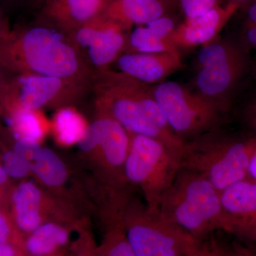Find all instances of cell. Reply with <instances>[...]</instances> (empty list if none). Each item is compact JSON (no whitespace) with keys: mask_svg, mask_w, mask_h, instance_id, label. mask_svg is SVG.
<instances>
[{"mask_svg":"<svg viewBox=\"0 0 256 256\" xmlns=\"http://www.w3.org/2000/svg\"><path fill=\"white\" fill-rule=\"evenodd\" d=\"M158 212L202 240L220 230L232 234L220 190L208 178L191 170L180 168L162 197Z\"/></svg>","mask_w":256,"mask_h":256,"instance_id":"6da1fadb","label":"cell"},{"mask_svg":"<svg viewBox=\"0 0 256 256\" xmlns=\"http://www.w3.org/2000/svg\"><path fill=\"white\" fill-rule=\"evenodd\" d=\"M0 66L22 74L68 79L78 72L79 60L60 34L36 28L0 36Z\"/></svg>","mask_w":256,"mask_h":256,"instance_id":"7a4b0ae2","label":"cell"},{"mask_svg":"<svg viewBox=\"0 0 256 256\" xmlns=\"http://www.w3.org/2000/svg\"><path fill=\"white\" fill-rule=\"evenodd\" d=\"M256 153V134L238 138L218 132L216 128L185 142L180 166L202 174L220 191L248 178Z\"/></svg>","mask_w":256,"mask_h":256,"instance_id":"3957f363","label":"cell"},{"mask_svg":"<svg viewBox=\"0 0 256 256\" xmlns=\"http://www.w3.org/2000/svg\"><path fill=\"white\" fill-rule=\"evenodd\" d=\"M124 230L136 256H203L204 242L140 204L126 203Z\"/></svg>","mask_w":256,"mask_h":256,"instance_id":"277c9868","label":"cell"},{"mask_svg":"<svg viewBox=\"0 0 256 256\" xmlns=\"http://www.w3.org/2000/svg\"><path fill=\"white\" fill-rule=\"evenodd\" d=\"M129 136L124 180L126 182L140 186L146 206L158 212L162 197L181 168V154L154 138L130 133Z\"/></svg>","mask_w":256,"mask_h":256,"instance_id":"5b68a950","label":"cell"},{"mask_svg":"<svg viewBox=\"0 0 256 256\" xmlns=\"http://www.w3.org/2000/svg\"><path fill=\"white\" fill-rule=\"evenodd\" d=\"M152 92L170 128L184 142L214 129L220 122L216 102L178 82H162Z\"/></svg>","mask_w":256,"mask_h":256,"instance_id":"8992f818","label":"cell"},{"mask_svg":"<svg viewBox=\"0 0 256 256\" xmlns=\"http://www.w3.org/2000/svg\"><path fill=\"white\" fill-rule=\"evenodd\" d=\"M246 48L232 41L203 46L197 57L196 86L200 94L216 102L233 90L248 68Z\"/></svg>","mask_w":256,"mask_h":256,"instance_id":"52a82bcc","label":"cell"},{"mask_svg":"<svg viewBox=\"0 0 256 256\" xmlns=\"http://www.w3.org/2000/svg\"><path fill=\"white\" fill-rule=\"evenodd\" d=\"M129 144V133L118 121L107 114L88 126L85 136L78 144L84 152L97 149L111 178L120 184L126 182L124 164Z\"/></svg>","mask_w":256,"mask_h":256,"instance_id":"ba28073f","label":"cell"},{"mask_svg":"<svg viewBox=\"0 0 256 256\" xmlns=\"http://www.w3.org/2000/svg\"><path fill=\"white\" fill-rule=\"evenodd\" d=\"M116 79L117 82L106 96L108 116L118 121L130 134L154 138L181 154L182 150L146 117L133 92L132 79L126 75L120 76Z\"/></svg>","mask_w":256,"mask_h":256,"instance_id":"9c48e42d","label":"cell"},{"mask_svg":"<svg viewBox=\"0 0 256 256\" xmlns=\"http://www.w3.org/2000/svg\"><path fill=\"white\" fill-rule=\"evenodd\" d=\"M222 206L232 234L256 242V182L249 178L220 191Z\"/></svg>","mask_w":256,"mask_h":256,"instance_id":"30bf717a","label":"cell"},{"mask_svg":"<svg viewBox=\"0 0 256 256\" xmlns=\"http://www.w3.org/2000/svg\"><path fill=\"white\" fill-rule=\"evenodd\" d=\"M65 79L37 74H22L8 82L3 98L4 110H38L60 94Z\"/></svg>","mask_w":256,"mask_h":256,"instance_id":"8fae6325","label":"cell"},{"mask_svg":"<svg viewBox=\"0 0 256 256\" xmlns=\"http://www.w3.org/2000/svg\"><path fill=\"white\" fill-rule=\"evenodd\" d=\"M237 3L228 2L204 14L186 18L184 22L175 28L172 40L176 47H194L214 42L238 9Z\"/></svg>","mask_w":256,"mask_h":256,"instance_id":"7c38bea8","label":"cell"},{"mask_svg":"<svg viewBox=\"0 0 256 256\" xmlns=\"http://www.w3.org/2000/svg\"><path fill=\"white\" fill-rule=\"evenodd\" d=\"M124 75L139 82H159L183 68L178 50L164 53H132L121 56L118 60Z\"/></svg>","mask_w":256,"mask_h":256,"instance_id":"4fadbf2b","label":"cell"},{"mask_svg":"<svg viewBox=\"0 0 256 256\" xmlns=\"http://www.w3.org/2000/svg\"><path fill=\"white\" fill-rule=\"evenodd\" d=\"M42 193L32 182H22L10 192L11 218L24 238L44 223L42 217Z\"/></svg>","mask_w":256,"mask_h":256,"instance_id":"5bb4252c","label":"cell"},{"mask_svg":"<svg viewBox=\"0 0 256 256\" xmlns=\"http://www.w3.org/2000/svg\"><path fill=\"white\" fill-rule=\"evenodd\" d=\"M76 40L80 46L88 48L89 58L97 66H105L116 60L126 44L120 26L116 23L104 28H80Z\"/></svg>","mask_w":256,"mask_h":256,"instance_id":"9a60e30c","label":"cell"},{"mask_svg":"<svg viewBox=\"0 0 256 256\" xmlns=\"http://www.w3.org/2000/svg\"><path fill=\"white\" fill-rule=\"evenodd\" d=\"M65 227L53 222L43 223L25 237L24 249L26 256H54L69 242Z\"/></svg>","mask_w":256,"mask_h":256,"instance_id":"2e32d148","label":"cell"},{"mask_svg":"<svg viewBox=\"0 0 256 256\" xmlns=\"http://www.w3.org/2000/svg\"><path fill=\"white\" fill-rule=\"evenodd\" d=\"M109 12L119 24L142 26L164 16V6L160 0H116Z\"/></svg>","mask_w":256,"mask_h":256,"instance_id":"e0dca14e","label":"cell"},{"mask_svg":"<svg viewBox=\"0 0 256 256\" xmlns=\"http://www.w3.org/2000/svg\"><path fill=\"white\" fill-rule=\"evenodd\" d=\"M32 172L50 188H60L66 180V165L56 154L46 148L40 146L30 163Z\"/></svg>","mask_w":256,"mask_h":256,"instance_id":"ac0fdd59","label":"cell"},{"mask_svg":"<svg viewBox=\"0 0 256 256\" xmlns=\"http://www.w3.org/2000/svg\"><path fill=\"white\" fill-rule=\"evenodd\" d=\"M88 126L85 120L74 109L62 108L54 119V130L57 141L65 146L78 144L85 136Z\"/></svg>","mask_w":256,"mask_h":256,"instance_id":"d6986e66","label":"cell"},{"mask_svg":"<svg viewBox=\"0 0 256 256\" xmlns=\"http://www.w3.org/2000/svg\"><path fill=\"white\" fill-rule=\"evenodd\" d=\"M16 139L40 142L45 134V124L38 110L14 109L8 111Z\"/></svg>","mask_w":256,"mask_h":256,"instance_id":"ffe728a7","label":"cell"},{"mask_svg":"<svg viewBox=\"0 0 256 256\" xmlns=\"http://www.w3.org/2000/svg\"><path fill=\"white\" fill-rule=\"evenodd\" d=\"M129 44L136 53H164L178 50L172 37L161 36L146 25L138 26L132 32Z\"/></svg>","mask_w":256,"mask_h":256,"instance_id":"44dd1931","label":"cell"},{"mask_svg":"<svg viewBox=\"0 0 256 256\" xmlns=\"http://www.w3.org/2000/svg\"><path fill=\"white\" fill-rule=\"evenodd\" d=\"M106 234L102 246L99 248L102 256H136L128 242L124 222V210L114 218Z\"/></svg>","mask_w":256,"mask_h":256,"instance_id":"7402d4cb","label":"cell"},{"mask_svg":"<svg viewBox=\"0 0 256 256\" xmlns=\"http://www.w3.org/2000/svg\"><path fill=\"white\" fill-rule=\"evenodd\" d=\"M0 164L9 178L20 180L32 172L31 165L28 160L12 149L3 152L0 158Z\"/></svg>","mask_w":256,"mask_h":256,"instance_id":"603a6c76","label":"cell"},{"mask_svg":"<svg viewBox=\"0 0 256 256\" xmlns=\"http://www.w3.org/2000/svg\"><path fill=\"white\" fill-rule=\"evenodd\" d=\"M101 0H66L69 14L75 21L84 22L94 16Z\"/></svg>","mask_w":256,"mask_h":256,"instance_id":"cb8c5ba5","label":"cell"},{"mask_svg":"<svg viewBox=\"0 0 256 256\" xmlns=\"http://www.w3.org/2000/svg\"><path fill=\"white\" fill-rule=\"evenodd\" d=\"M6 242L16 244L24 249V238L18 232L6 210H0V244Z\"/></svg>","mask_w":256,"mask_h":256,"instance_id":"d4e9b609","label":"cell"},{"mask_svg":"<svg viewBox=\"0 0 256 256\" xmlns=\"http://www.w3.org/2000/svg\"><path fill=\"white\" fill-rule=\"evenodd\" d=\"M220 0H180L186 18H194L218 6Z\"/></svg>","mask_w":256,"mask_h":256,"instance_id":"484cf974","label":"cell"},{"mask_svg":"<svg viewBox=\"0 0 256 256\" xmlns=\"http://www.w3.org/2000/svg\"><path fill=\"white\" fill-rule=\"evenodd\" d=\"M146 26L164 38H170L172 36L175 26L174 21L172 18L162 16L146 24Z\"/></svg>","mask_w":256,"mask_h":256,"instance_id":"4316f807","label":"cell"},{"mask_svg":"<svg viewBox=\"0 0 256 256\" xmlns=\"http://www.w3.org/2000/svg\"><path fill=\"white\" fill-rule=\"evenodd\" d=\"M222 256H256V252L240 242H235L230 246H224L216 242Z\"/></svg>","mask_w":256,"mask_h":256,"instance_id":"83f0119b","label":"cell"},{"mask_svg":"<svg viewBox=\"0 0 256 256\" xmlns=\"http://www.w3.org/2000/svg\"><path fill=\"white\" fill-rule=\"evenodd\" d=\"M9 176L5 172L4 169L0 164V210H6V206L9 204L10 188Z\"/></svg>","mask_w":256,"mask_h":256,"instance_id":"f1b7e54d","label":"cell"},{"mask_svg":"<svg viewBox=\"0 0 256 256\" xmlns=\"http://www.w3.org/2000/svg\"><path fill=\"white\" fill-rule=\"evenodd\" d=\"M96 250L90 244V240L84 238L77 242L74 256H94Z\"/></svg>","mask_w":256,"mask_h":256,"instance_id":"f546056e","label":"cell"},{"mask_svg":"<svg viewBox=\"0 0 256 256\" xmlns=\"http://www.w3.org/2000/svg\"><path fill=\"white\" fill-rule=\"evenodd\" d=\"M0 256H26L22 248L14 244H0Z\"/></svg>","mask_w":256,"mask_h":256,"instance_id":"4dcf8cb0","label":"cell"},{"mask_svg":"<svg viewBox=\"0 0 256 256\" xmlns=\"http://www.w3.org/2000/svg\"><path fill=\"white\" fill-rule=\"evenodd\" d=\"M244 40L246 46L256 50V24L247 22L244 31Z\"/></svg>","mask_w":256,"mask_h":256,"instance_id":"1f68e13d","label":"cell"},{"mask_svg":"<svg viewBox=\"0 0 256 256\" xmlns=\"http://www.w3.org/2000/svg\"><path fill=\"white\" fill-rule=\"evenodd\" d=\"M244 116L248 126L256 134V98L248 106Z\"/></svg>","mask_w":256,"mask_h":256,"instance_id":"d6a6232c","label":"cell"},{"mask_svg":"<svg viewBox=\"0 0 256 256\" xmlns=\"http://www.w3.org/2000/svg\"><path fill=\"white\" fill-rule=\"evenodd\" d=\"M203 256H222L220 250L217 246L216 242L215 240L206 244L204 249Z\"/></svg>","mask_w":256,"mask_h":256,"instance_id":"836d02e7","label":"cell"},{"mask_svg":"<svg viewBox=\"0 0 256 256\" xmlns=\"http://www.w3.org/2000/svg\"><path fill=\"white\" fill-rule=\"evenodd\" d=\"M247 18L248 22L256 24V2L248 9Z\"/></svg>","mask_w":256,"mask_h":256,"instance_id":"e575fe53","label":"cell"},{"mask_svg":"<svg viewBox=\"0 0 256 256\" xmlns=\"http://www.w3.org/2000/svg\"><path fill=\"white\" fill-rule=\"evenodd\" d=\"M248 178L256 182V153L249 164Z\"/></svg>","mask_w":256,"mask_h":256,"instance_id":"d590c367","label":"cell"},{"mask_svg":"<svg viewBox=\"0 0 256 256\" xmlns=\"http://www.w3.org/2000/svg\"><path fill=\"white\" fill-rule=\"evenodd\" d=\"M2 67L0 66V96L4 97V94L6 88L8 86V82L4 80L2 73L1 70Z\"/></svg>","mask_w":256,"mask_h":256,"instance_id":"8d00e7d4","label":"cell"},{"mask_svg":"<svg viewBox=\"0 0 256 256\" xmlns=\"http://www.w3.org/2000/svg\"><path fill=\"white\" fill-rule=\"evenodd\" d=\"M8 32L6 30V28H4V26H2L1 22H0V36H1L2 34L5 33V32Z\"/></svg>","mask_w":256,"mask_h":256,"instance_id":"74e56055","label":"cell"},{"mask_svg":"<svg viewBox=\"0 0 256 256\" xmlns=\"http://www.w3.org/2000/svg\"><path fill=\"white\" fill-rule=\"evenodd\" d=\"M248 0H228V2H232L237 3L238 4H240V3L246 2Z\"/></svg>","mask_w":256,"mask_h":256,"instance_id":"f35d334b","label":"cell"},{"mask_svg":"<svg viewBox=\"0 0 256 256\" xmlns=\"http://www.w3.org/2000/svg\"><path fill=\"white\" fill-rule=\"evenodd\" d=\"M4 110V108H3V97L0 96V112Z\"/></svg>","mask_w":256,"mask_h":256,"instance_id":"ab89813d","label":"cell"},{"mask_svg":"<svg viewBox=\"0 0 256 256\" xmlns=\"http://www.w3.org/2000/svg\"><path fill=\"white\" fill-rule=\"evenodd\" d=\"M94 256H102L100 254V250H99V248L96 250L95 255H94Z\"/></svg>","mask_w":256,"mask_h":256,"instance_id":"60d3db41","label":"cell"},{"mask_svg":"<svg viewBox=\"0 0 256 256\" xmlns=\"http://www.w3.org/2000/svg\"><path fill=\"white\" fill-rule=\"evenodd\" d=\"M54 256H60V254H57V255Z\"/></svg>","mask_w":256,"mask_h":256,"instance_id":"b9f144b4","label":"cell"}]
</instances>
